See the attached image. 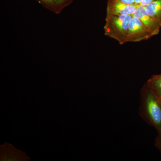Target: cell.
<instances>
[{
  "label": "cell",
  "mask_w": 161,
  "mask_h": 161,
  "mask_svg": "<svg viewBox=\"0 0 161 161\" xmlns=\"http://www.w3.org/2000/svg\"><path fill=\"white\" fill-rule=\"evenodd\" d=\"M132 15L106 16L104 26L105 36L114 39L122 45L126 39Z\"/></svg>",
  "instance_id": "cell-1"
},
{
  "label": "cell",
  "mask_w": 161,
  "mask_h": 161,
  "mask_svg": "<svg viewBox=\"0 0 161 161\" xmlns=\"http://www.w3.org/2000/svg\"><path fill=\"white\" fill-rule=\"evenodd\" d=\"M153 36L141 20L132 15L128 28L126 43L138 42L149 40Z\"/></svg>",
  "instance_id": "cell-2"
},
{
  "label": "cell",
  "mask_w": 161,
  "mask_h": 161,
  "mask_svg": "<svg viewBox=\"0 0 161 161\" xmlns=\"http://www.w3.org/2000/svg\"><path fill=\"white\" fill-rule=\"evenodd\" d=\"M146 108L153 123L158 128H161V103L151 92L148 93L146 97Z\"/></svg>",
  "instance_id": "cell-3"
},
{
  "label": "cell",
  "mask_w": 161,
  "mask_h": 161,
  "mask_svg": "<svg viewBox=\"0 0 161 161\" xmlns=\"http://www.w3.org/2000/svg\"><path fill=\"white\" fill-rule=\"evenodd\" d=\"M31 158L25 152L18 150L11 144L6 142L0 146V161H29Z\"/></svg>",
  "instance_id": "cell-4"
},
{
  "label": "cell",
  "mask_w": 161,
  "mask_h": 161,
  "mask_svg": "<svg viewBox=\"0 0 161 161\" xmlns=\"http://www.w3.org/2000/svg\"><path fill=\"white\" fill-rule=\"evenodd\" d=\"M133 15L141 20L153 36L158 34L161 28V23L147 14L145 6L139 5Z\"/></svg>",
  "instance_id": "cell-5"
},
{
  "label": "cell",
  "mask_w": 161,
  "mask_h": 161,
  "mask_svg": "<svg viewBox=\"0 0 161 161\" xmlns=\"http://www.w3.org/2000/svg\"><path fill=\"white\" fill-rule=\"evenodd\" d=\"M139 5H129L117 0H108L106 8V16L133 15Z\"/></svg>",
  "instance_id": "cell-6"
},
{
  "label": "cell",
  "mask_w": 161,
  "mask_h": 161,
  "mask_svg": "<svg viewBox=\"0 0 161 161\" xmlns=\"http://www.w3.org/2000/svg\"><path fill=\"white\" fill-rule=\"evenodd\" d=\"M147 14L161 23V0H156L145 6Z\"/></svg>",
  "instance_id": "cell-7"
},
{
  "label": "cell",
  "mask_w": 161,
  "mask_h": 161,
  "mask_svg": "<svg viewBox=\"0 0 161 161\" xmlns=\"http://www.w3.org/2000/svg\"><path fill=\"white\" fill-rule=\"evenodd\" d=\"M147 85L150 88L155 91L158 96H161V75L153 76L147 81Z\"/></svg>",
  "instance_id": "cell-8"
},
{
  "label": "cell",
  "mask_w": 161,
  "mask_h": 161,
  "mask_svg": "<svg viewBox=\"0 0 161 161\" xmlns=\"http://www.w3.org/2000/svg\"><path fill=\"white\" fill-rule=\"evenodd\" d=\"M74 0H54L56 9L57 14H59L65 7L69 6Z\"/></svg>",
  "instance_id": "cell-9"
},
{
  "label": "cell",
  "mask_w": 161,
  "mask_h": 161,
  "mask_svg": "<svg viewBox=\"0 0 161 161\" xmlns=\"http://www.w3.org/2000/svg\"><path fill=\"white\" fill-rule=\"evenodd\" d=\"M36 1L47 9L57 14V9H56L54 0H36Z\"/></svg>",
  "instance_id": "cell-10"
},
{
  "label": "cell",
  "mask_w": 161,
  "mask_h": 161,
  "mask_svg": "<svg viewBox=\"0 0 161 161\" xmlns=\"http://www.w3.org/2000/svg\"><path fill=\"white\" fill-rule=\"evenodd\" d=\"M121 3L129 5H136L134 0H117Z\"/></svg>",
  "instance_id": "cell-11"
},
{
  "label": "cell",
  "mask_w": 161,
  "mask_h": 161,
  "mask_svg": "<svg viewBox=\"0 0 161 161\" xmlns=\"http://www.w3.org/2000/svg\"><path fill=\"white\" fill-rule=\"evenodd\" d=\"M155 1H156V0H142L140 5L143 6H146L148 4H150V3Z\"/></svg>",
  "instance_id": "cell-12"
},
{
  "label": "cell",
  "mask_w": 161,
  "mask_h": 161,
  "mask_svg": "<svg viewBox=\"0 0 161 161\" xmlns=\"http://www.w3.org/2000/svg\"><path fill=\"white\" fill-rule=\"evenodd\" d=\"M136 5H140L141 3H142V0H134Z\"/></svg>",
  "instance_id": "cell-13"
},
{
  "label": "cell",
  "mask_w": 161,
  "mask_h": 161,
  "mask_svg": "<svg viewBox=\"0 0 161 161\" xmlns=\"http://www.w3.org/2000/svg\"><path fill=\"white\" fill-rule=\"evenodd\" d=\"M158 98L159 100V101L160 102V103H161V96H158Z\"/></svg>",
  "instance_id": "cell-14"
},
{
  "label": "cell",
  "mask_w": 161,
  "mask_h": 161,
  "mask_svg": "<svg viewBox=\"0 0 161 161\" xmlns=\"http://www.w3.org/2000/svg\"></svg>",
  "instance_id": "cell-15"
}]
</instances>
